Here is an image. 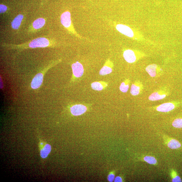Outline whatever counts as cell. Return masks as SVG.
Segmentation results:
<instances>
[{
  "label": "cell",
  "mask_w": 182,
  "mask_h": 182,
  "mask_svg": "<svg viewBox=\"0 0 182 182\" xmlns=\"http://www.w3.org/2000/svg\"><path fill=\"white\" fill-rule=\"evenodd\" d=\"M50 45L49 41L45 37H39L34 39L29 44V47L31 48H45Z\"/></svg>",
  "instance_id": "277c9868"
},
{
  "label": "cell",
  "mask_w": 182,
  "mask_h": 182,
  "mask_svg": "<svg viewBox=\"0 0 182 182\" xmlns=\"http://www.w3.org/2000/svg\"><path fill=\"white\" fill-rule=\"evenodd\" d=\"M53 65H54V64L49 66L45 70L44 73H39L36 75L33 78L32 81H31V88L34 89H38L42 85L43 80L44 74H45L44 72L47 71L49 69L53 66Z\"/></svg>",
  "instance_id": "5b68a950"
},
{
  "label": "cell",
  "mask_w": 182,
  "mask_h": 182,
  "mask_svg": "<svg viewBox=\"0 0 182 182\" xmlns=\"http://www.w3.org/2000/svg\"><path fill=\"white\" fill-rule=\"evenodd\" d=\"M172 181L173 182H182L180 177L178 175L176 172L173 170L172 173Z\"/></svg>",
  "instance_id": "44dd1931"
},
{
  "label": "cell",
  "mask_w": 182,
  "mask_h": 182,
  "mask_svg": "<svg viewBox=\"0 0 182 182\" xmlns=\"http://www.w3.org/2000/svg\"><path fill=\"white\" fill-rule=\"evenodd\" d=\"M61 23L62 26L66 29L70 31L76 36L80 37L77 34L72 26L71 19V14L70 12L65 11L61 15Z\"/></svg>",
  "instance_id": "3957f363"
},
{
  "label": "cell",
  "mask_w": 182,
  "mask_h": 182,
  "mask_svg": "<svg viewBox=\"0 0 182 182\" xmlns=\"http://www.w3.org/2000/svg\"><path fill=\"white\" fill-rule=\"evenodd\" d=\"M113 63L108 59L106 61L103 67L99 72V74L101 76H105L112 73L114 68Z\"/></svg>",
  "instance_id": "9c48e42d"
},
{
  "label": "cell",
  "mask_w": 182,
  "mask_h": 182,
  "mask_svg": "<svg viewBox=\"0 0 182 182\" xmlns=\"http://www.w3.org/2000/svg\"><path fill=\"white\" fill-rule=\"evenodd\" d=\"M143 159L146 163L151 165H156L157 163L156 159L152 156H146L144 157Z\"/></svg>",
  "instance_id": "d6986e66"
},
{
  "label": "cell",
  "mask_w": 182,
  "mask_h": 182,
  "mask_svg": "<svg viewBox=\"0 0 182 182\" xmlns=\"http://www.w3.org/2000/svg\"><path fill=\"white\" fill-rule=\"evenodd\" d=\"M45 23L44 19L42 18H39L33 22V26L34 29L36 30L39 29L44 26Z\"/></svg>",
  "instance_id": "e0dca14e"
},
{
  "label": "cell",
  "mask_w": 182,
  "mask_h": 182,
  "mask_svg": "<svg viewBox=\"0 0 182 182\" xmlns=\"http://www.w3.org/2000/svg\"><path fill=\"white\" fill-rule=\"evenodd\" d=\"M143 89L142 84L139 81H136L131 85L130 93L132 95L136 96L142 92Z\"/></svg>",
  "instance_id": "7c38bea8"
},
{
  "label": "cell",
  "mask_w": 182,
  "mask_h": 182,
  "mask_svg": "<svg viewBox=\"0 0 182 182\" xmlns=\"http://www.w3.org/2000/svg\"><path fill=\"white\" fill-rule=\"evenodd\" d=\"M7 10V6L5 5L1 4L0 5V12L1 13H4Z\"/></svg>",
  "instance_id": "7402d4cb"
},
{
  "label": "cell",
  "mask_w": 182,
  "mask_h": 182,
  "mask_svg": "<svg viewBox=\"0 0 182 182\" xmlns=\"http://www.w3.org/2000/svg\"><path fill=\"white\" fill-rule=\"evenodd\" d=\"M70 109L72 114L76 116L82 114L87 110L86 106L81 104L75 105Z\"/></svg>",
  "instance_id": "30bf717a"
},
{
  "label": "cell",
  "mask_w": 182,
  "mask_h": 182,
  "mask_svg": "<svg viewBox=\"0 0 182 182\" xmlns=\"http://www.w3.org/2000/svg\"><path fill=\"white\" fill-rule=\"evenodd\" d=\"M114 181L115 182H121L122 181V179L121 177H117L115 178Z\"/></svg>",
  "instance_id": "cb8c5ba5"
},
{
  "label": "cell",
  "mask_w": 182,
  "mask_h": 182,
  "mask_svg": "<svg viewBox=\"0 0 182 182\" xmlns=\"http://www.w3.org/2000/svg\"><path fill=\"white\" fill-rule=\"evenodd\" d=\"M73 76L74 78H78L83 76L84 68L82 64L78 61L74 63L72 65Z\"/></svg>",
  "instance_id": "52a82bcc"
},
{
  "label": "cell",
  "mask_w": 182,
  "mask_h": 182,
  "mask_svg": "<svg viewBox=\"0 0 182 182\" xmlns=\"http://www.w3.org/2000/svg\"><path fill=\"white\" fill-rule=\"evenodd\" d=\"M130 83V81L129 79L125 80L121 84L120 87V89L121 91L124 93L127 92L129 89Z\"/></svg>",
  "instance_id": "ac0fdd59"
},
{
  "label": "cell",
  "mask_w": 182,
  "mask_h": 182,
  "mask_svg": "<svg viewBox=\"0 0 182 182\" xmlns=\"http://www.w3.org/2000/svg\"><path fill=\"white\" fill-rule=\"evenodd\" d=\"M173 126L177 128H182V118L176 119L172 122Z\"/></svg>",
  "instance_id": "ffe728a7"
},
{
  "label": "cell",
  "mask_w": 182,
  "mask_h": 182,
  "mask_svg": "<svg viewBox=\"0 0 182 182\" xmlns=\"http://www.w3.org/2000/svg\"><path fill=\"white\" fill-rule=\"evenodd\" d=\"M23 16L19 14L12 21L11 26L12 29L14 30H18L20 26L22 21L23 19Z\"/></svg>",
  "instance_id": "9a60e30c"
},
{
  "label": "cell",
  "mask_w": 182,
  "mask_h": 182,
  "mask_svg": "<svg viewBox=\"0 0 182 182\" xmlns=\"http://www.w3.org/2000/svg\"><path fill=\"white\" fill-rule=\"evenodd\" d=\"M146 71L152 77H159L162 74V69L155 64L149 65L146 68Z\"/></svg>",
  "instance_id": "8992f818"
},
{
  "label": "cell",
  "mask_w": 182,
  "mask_h": 182,
  "mask_svg": "<svg viewBox=\"0 0 182 182\" xmlns=\"http://www.w3.org/2000/svg\"><path fill=\"white\" fill-rule=\"evenodd\" d=\"M115 178V176L114 174L111 173L109 174L108 177V180L109 181L112 182L114 181Z\"/></svg>",
  "instance_id": "603a6c76"
},
{
  "label": "cell",
  "mask_w": 182,
  "mask_h": 182,
  "mask_svg": "<svg viewBox=\"0 0 182 182\" xmlns=\"http://www.w3.org/2000/svg\"><path fill=\"white\" fill-rule=\"evenodd\" d=\"M167 145L169 148L172 149H177L181 147V144L177 140L173 139H168Z\"/></svg>",
  "instance_id": "2e32d148"
},
{
  "label": "cell",
  "mask_w": 182,
  "mask_h": 182,
  "mask_svg": "<svg viewBox=\"0 0 182 182\" xmlns=\"http://www.w3.org/2000/svg\"><path fill=\"white\" fill-rule=\"evenodd\" d=\"M91 86L93 90L100 91L105 89L108 86V84L105 82L100 81L94 82Z\"/></svg>",
  "instance_id": "5bb4252c"
},
{
  "label": "cell",
  "mask_w": 182,
  "mask_h": 182,
  "mask_svg": "<svg viewBox=\"0 0 182 182\" xmlns=\"http://www.w3.org/2000/svg\"><path fill=\"white\" fill-rule=\"evenodd\" d=\"M167 91L164 90H160L157 92L153 93L149 98L150 101H154L162 100L168 95Z\"/></svg>",
  "instance_id": "8fae6325"
},
{
  "label": "cell",
  "mask_w": 182,
  "mask_h": 182,
  "mask_svg": "<svg viewBox=\"0 0 182 182\" xmlns=\"http://www.w3.org/2000/svg\"><path fill=\"white\" fill-rule=\"evenodd\" d=\"M123 55L125 61L129 63L135 62L145 56L142 53L130 49L124 50Z\"/></svg>",
  "instance_id": "7a4b0ae2"
},
{
  "label": "cell",
  "mask_w": 182,
  "mask_h": 182,
  "mask_svg": "<svg viewBox=\"0 0 182 182\" xmlns=\"http://www.w3.org/2000/svg\"><path fill=\"white\" fill-rule=\"evenodd\" d=\"M115 26L119 32L130 38L139 40L142 39V37L138 34L136 31L126 25L118 24H116Z\"/></svg>",
  "instance_id": "6da1fadb"
},
{
  "label": "cell",
  "mask_w": 182,
  "mask_h": 182,
  "mask_svg": "<svg viewBox=\"0 0 182 182\" xmlns=\"http://www.w3.org/2000/svg\"><path fill=\"white\" fill-rule=\"evenodd\" d=\"M40 154L41 157L45 159L47 157L51 150V146L49 144L46 143L42 141L40 142Z\"/></svg>",
  "instance_id": "ba28073f"
},
{
  "label": "cell",
  "mask_w": 182,
  "mask_h": 182,
  "mask_svg": "<svg viewBox=\"0 0 182 182\" xmlns=\"http://www.w3.org/2000/svg\"><path fill=\"white\" fill-rule=\"evenodd\" d=\"M175 107V105L173 103L168 102L163 103L159 106L156 108V110L158 111L166 112L173 110Z\"/></svg>",
  "instance_id": "4fadbf2b"
}]
</instances>
